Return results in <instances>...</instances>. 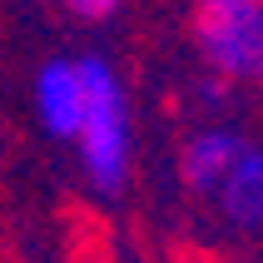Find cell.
I'll return each mask as SVG.
<instances>
[{
    "mask_svg": "<svg viewBox=\"0 0 263 263\" xmlns=\"http://www.w3.org/2000/svg\"><path fill=\"white\" fill-rule=\"evenodd\" d=\"M30 104H35V119L50 139H74V124H80V104H85V74H80V60L55 55L45 60L35 80H30Z\"/></svg>",
    "mask_w": 263,
    "mask_h": 263,
    "instance_id": "4",
    "label": "cell"
},
{
    "mask_svg": "<svg viewBox=\"0 0 263 263\" xmlns=\"http://www.w3.org/2000/svg\"><path fill=\"white\" fill-rule=\"evenodd\" d=\"M65 10L80 15V20H104V15L119 10V0H65Z\"/></svg>",
    "mask_w": 263,
    "mask_h": 263,
    "instance_id": "6",
    "label": "cell"
},
{
    "mask_svg": "<svg viewBox=\"0 0 263 263\" xmlns=\"http://www.w3.org/2000/svg\"><path fill=\"white\" fill-rule=\"evenodd\" d=\"M238 139H243V129L229 124V119H209V124L189 129V139L179 144V184H184L194 199H204L209 184L219 179V169L229 164Z\"/></svg>",
    "mask_w": 263,
    "mask_h": 263,
    "instance_id": "5",
    "label": "cell"
},
{
    "mask_svg": "<svg viewBox=\"0 0 263 263\" xmlns=\"http://www.w3.org/2000/svg\"><path fill=\"white\" fill-rule=\"evenodd\" d=\"M199 204H209L234 234L263 238V139L258 134L243 129V139L234 144L229 164L219 169V179L209 184Z\"/></svg>",
    "mask_w": 263,
    "mask_h": 263,
    "instance_id": "3",
    "label": "cell"
},
{
    "mask_svg": "<svg viewBox=\"0 0 263 263\" xmlns=\"http://www.w3.org/2000/svg\"><path fill=\"white\" fill-rule=\"evenodd\" d=\"M85 104L74 124V159L95 194H119L134 174V104L119 70L104 55H80Z\"/></svg>",
    "mask_w": 263,
    "mask_h": 263,
    "instance_id": "1",
    "label": "cell"
},
{
    "mask_svg": "<svg viewBox=\"0 0 263 263\" xmlns=\"http://www.w3.org/2000/svg\"><path fill=\"white\" fill-rule=\"evenodd\" d=\"M189 40L204 74L229 89H263V0H194Z\"/></svg>",
    "mask_w": 263,
    "mask_h": 263,
    "instance_id": "2",
    "label": "cell"
}]
</instances>
